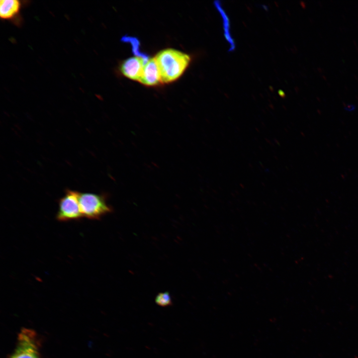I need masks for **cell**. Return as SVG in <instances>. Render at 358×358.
<instances>
[{"instance_id":"cell-1","label":"cell","mask_w":358,"mask_h":358,"mask_svg":"<svg viewBox=\"0 0 358 358\" xmlns=\"http://www.w3.org/2000/svg\"><path fill=\"white\" fill-rule=\"evenodd\" d=\"M154 58L159 69L162 83H169L179 79L191 61L188 54L172 48L160 51Z\"/></svg>"},{"instance_id":"cell-2","label":"cell","mask_w":358,"mask_h":358,"mask_svg":"<svg viewBox=\"0 0 358 358\" xmlns=\"http://www.w3.org/2000/svg\"><path fill=\"white\" fill-rule=\"evenodd\" d=\"M79 203L83 217L90 220H99L113 211L107 203V195L104 193H80Z\"/></svg>"},{"instance_id":"cell-3","label":"cell","mask_w":358,"mask_h":358,"mask_svg":"<svg viewBox=\"0 0 358 358\" xmlns=\"http://www.w3.org/2000/svg\"><path fill=\"white\" fill-rule=\"evenodd\" d=\"M80 192L69 189L58 200V209L56 219L60 222L79 221L83 218L81 212L79 196Z\"/></svg>"},{"instance_id":"cell-4","label":"cell","mask_w":358,"mask_h":358,"mask_svg":"<svg viewBox=\"0 0 358 358\" xmlns=\"http://www.w3.org/2000/svg\"><path fill=\"white\" fill-rule=\"evenodd\" d=\"M10 358H40L36 336L32 331L21 332L16 350Z\"/></svg>"},{"instance_id":"cell-5","label":"cell","mask_w":358,"mask_h":358,"mask_svg":"<svg viewBox=\"0 0 358 358\" xmlns=\"http://www.w3.org/2000/svg\"><path fill=\"white\" fill-rule=\"evenodd\" d=\"M148 59L137 56L129 58L121 64L120 71L127 78L139 82L144 65Z\"/></svg>"},{"instance_id":"cell-6","label":"cell","mask_w":358,"mask_h":358,"mask_svg":"<svg viewBox=\"0 0 358 358\" xmlns=\"http://www.w3.org/2000/svg\"><path fill=\"white\" fill-rule=\"evenodd\" d=\"M139 82L147 86H155L162 83L159 69L154 58L149 59L145 63Z\"/></svg>"},{"instance_id":"cell-7","label":"cell","mask_w":358,"mask_h":358,"mask_svg":"<svg viewBox=\"0 0 358 358\" xmlns=\"http://www.w3.org/2000/svg\"><path fill=\"white\" fill-rule=\"evenodd\" d=\"M21 3L17 0H1L0 16L1 19L11 20L19 15Z\"/></svg>"},{"instance_id":"cell-8","label":"cell","mask_w":358,"mask_h":358,"mask_svg":"<svg viewBox=\"0 0 358 358\" xmlns=\"http://www.w3.org/2000/svg\"><path fill=\"white\" fill-rule=\"evenodd\" d=\"M155 302L162 307L171 306L172 300L170 294L167 291L159 293L155 297Z\"/></svg>"}]
</instances>
